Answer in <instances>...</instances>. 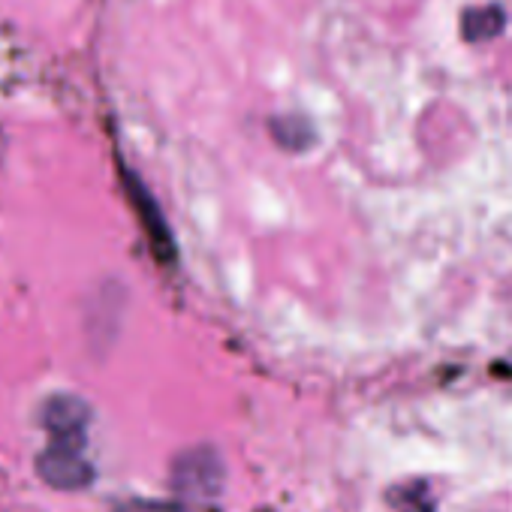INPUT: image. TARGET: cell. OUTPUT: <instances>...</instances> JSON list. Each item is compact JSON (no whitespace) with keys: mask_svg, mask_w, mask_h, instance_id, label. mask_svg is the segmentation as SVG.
<instances>
[{"mask_svg":"<svg viewBox=\"0 0 512 512\" xmlns=\"http://www.w3.org/2000/svg\"><path fill=\"white\" fill-rule=\"evenodd\" d=\"M503 28V10L500 7H482V10H467L461 19V31L467 40L482 43L488 37H494Z\"/></svg>","mask_w":512,"mask_h":512,"instance_id":"obj_1","label":"cell"}]
</instances>
